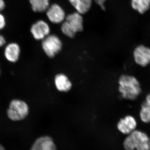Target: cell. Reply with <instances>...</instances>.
Wrapping results in <instances>:
<instances>
[{"mask_svg":"<svg viewBox=\"0 0 150 150\" xmlns=\"http://www.w3.org/2000/svg\"><path fill=\"white\" fill-rule=\"evenodd\" d=\"M141 120L145 123L150 122V93L146 97V100L141 105L140 112Z\"/></svg>","mask_w":150,"mask_h":150,"instance_id":"obj_14","label":"cell"},{"mask_svg":"<svg viewBox=\"0 0 150 150\" xmlns=\"http://www.w3.org/2000/svg\"><path fill=\"white\" fill-rule=\"evenodd\" d=\"M134 60L137 64L146 67L150 63V48L140 45L137 46L133 52Z\"/></svg>","mask_w":150,"mask_h":150,"instance_id":"obj_6","label":"cell"},{"mask_svg":"<svg viewBox=\"0 0 150 150\" xmlns=\"http://www.w3.org/2000/svg\"><path fill=\"white\" fill-rule=\"evenodd\" d=\"M70 4L81 14H84L91 7L92 0H69Z\"/></svg>","mask_w":150,"mask_h":150,"instance_id":"obj_13","label":"cell"},{"mask_svg":"<svg viewBox=\"0 0 150 150\" xmlns=\"http://www.w3.org/2000/svg\"><path fill=\"white\" fill-rule=\"evenodd\" d=\"M42 47L46 55L52 59L62 50V43L57 35H49L42 40Z\"/></svg>","mask_w":150,"mask_h":150,"instance_id":"obj_5","label":"cell"},{"mask_svg":"<svg viewBox=\"0 0 150 150\" xmlns=\"http://www.w3.org/2000/svg\"><path fill=\"white\" fill-rule=\"evenodd\" d=\"M46 11L48 18L53 23L59 24L64 21L66 17L64 11L59 5H52L49 7Z\"/></svg>","mask_w":150,"mask_h":150,"instance_id":"obj_8","label":"cell"},{"mask_svg":"<svg viewBox=\"0 0 150 150\" xmlns=\"http://www.w3.org/2000/svg\"><path fill=\"white\" fill-rule=\"evenodd\" d=\"M20 53V48L16 43H10L5 48V57L11 63H16L18 61Z\"/></svg>","mask_w":150,"mask_h":150,"instance_id":"obj_11","label":"cell"},{"mask_svg":"<svg viewBox=\"0 0 150 150\" xmlns=\"http://www.w3.org/2000/svg\"><path fill=\"white\" fill-rule=\"evenodd\" d=\"M33 11L41 13L46 11L50 6V0H29Z\"/></svg>","mask_w":150,"mask_h":150,"instance_id":"obj_15","label":"cell"},{"mask_svg":"<svg viewBox=\"0 0 150 150\" xmlns=\"http://www.w3.org/2000/svg\"><path fill=\"white\" fill-rule=\"evenodd\" d=\"M54 83L56 88L60 92H67L69 91L72 86L69 78L64 74L56 75L54 79Z\"/></svg>","mask_w":150,"mask_h":150,"instance_id":"obj_12","label":"cell"},{"mask_svg":"<svg viewBox=\"0 0 150 150\" xmlns=\"http://www.w3.org/2000/svg\"><path fill=\"white\" fill-rule=\"evenodd\" d=\"M0 150H6L4 147L1 144H0Z\"/></svg>","mask_w":150,"mask_h":150,"instance_id":"obj_21","label":"cell"},{"mask_svg":"<svg viewBox=\"0 0 150 150\" xmlns=\"http://www.w3.org/2000/svg\"><path fill=\"white\" fill-rule=\"evenodd\" d=\"M56 146L53 139L48 136L38 138L30 150H56Z\"/></svg>","mask_w":150,"mask_h":150,"instance_id":"obj_10","label":"cell"},{"mask_svg":"<svg viewBox=\"0 0 150 150\" xmlns=\"http://www.w3.org/2000/svg\"><path fill=\"white\" fill-rule=\"evenodd\" d=\"M118 91L124 99L135 100L142 93L139 82L134 76L121 75L118 80Z\"/></svg>","mask_w":150,"mask_h":150,"instance_id":"obj_1","label":"cell"},{"mask_svg":"<svg viewBox=\"0 0 150 150\" xmlns=\"http://www.w3.org/2000/svg\"><path fill=\"white\" fill-rule=\"evenodd\" d=\"M125 150H150V139L144 132L135 130L123 142Z\"/></svg>","mask_w":150,"mask_h":150,"instance_id":"obj_2","label":"cell"},{"mask_svg":"<svg viewBox=\"0 0 150 150\" xmlns=\"http://www.w3.org/2000/svg\"><path fill=\"white\" fill-rule=\"evenodd\" d=\"M137 125L135 118L131 115H127L120 119L117 124V128L122 134L129 135L136 130Z\"/></svg>","mask_w":150,"mask_h":150,"instance_id":"obj_9","label":"cell"},{"mask_svg":"<svg viewBox=\"0 0 150 150\" xmlns=\"http://www.w3.org/2000/svg\"><path fill=\"white\" fill-rule=\"evenodd\" d=\"M62 23L61 30L63 34L70 38H74L78 32L83 30V18L78 12L67 16Z\"/></svg>","mask_w":150,"mask_h":150,"instance_id":"obj_3","label":"cell"},{"mask_svg":"<svg viewBox=\"0 0 150 150\" xmlns=\"http://www.w3.org/2000/svg\"><path fill=\"white\" fill-rule=\"evenodd\" d=\"M133 9L140 13L144 14L150 8V0H131Z\"/></svg>","mask_w":150,"mask_h":150,"instance_id":"obj_16","label":"cell"},{"mask_svg":"<svg viewBox=\"0 0 150 150\" xmlns=\"http://www.w3.org/2000/svg\"><path fill=\"white\" fill-rule=\"evenodd\" d=\"M106 0H94L96 4L100 7L101 9L103 10H105V7L104 4Z\"/></svg>","mask_w":150,"mask_h":150,"instance_id":"obj_18","label":"cell"},{"mask_svg":"<svg viewBox=\"0 0 150 150\" xmlns=\"http://www.w3.org/2000/svg\"><path fill=\"white\" fill-rule=\"evenodd\" d=\"M30 32L35 40H43L49 35L50 28L46 22L40 20L33 25Z\"/></svg>","mask_w":150,"mask_h":150,"instance_id":"obj_7","label":"cell"},{"mask_svg":"<svg viewBox=\"0 0 150 150\" xmlns=\"http://www.w3.org/2000/svg\"><path fill=\"white\" fill-rule=\"evenodd\" d=\"M6 43V40L3 35H0V47H2Z\"/></svg>","mask_w":150,"mask_h":150,"instance_id":"obj_19","label":"cell"},{"mask_svg":"<svg viewBox=\"0 0 150 150\" xmlns=\"http://www.w3.org/2000/svg\"><path fill=\"white\" fill-rule=\"evenodd\" d=\"M5 7V4L4 0H0V12L3 10Z\"/></svg>","mask_w":150,"mask_h":150,"instance_id":"obj_20","label":"cell"},{"mask_svg":"<svg viewBox=\"0 0 150 150\" xmlns=\"http://www.w3.org/2000/svg\"><path fill=\"white\" fill-rule=\"evenodd\" d=\"M29 107L26 103L19 99L11 101L7 111L8 117L11 121H22L28 115Z\"/></svg>","mask_w":150,"mask_h":150,"instance_id":"obj_4","label":"cell"},{"mask_svg":"<svg viewBox=\"0 0 150 150\" xmlns=\"http://www.w3.org/2000/svg\"><path fill=\"white\" fill-rule=\"evenodd\" d=\"M6 25V20L4 16L0 13V30L3 29Z\"/></svg>","mask_w":150,"mask_h":150,"instance_id":"obj_17","label":"cell"}]
</instances>
